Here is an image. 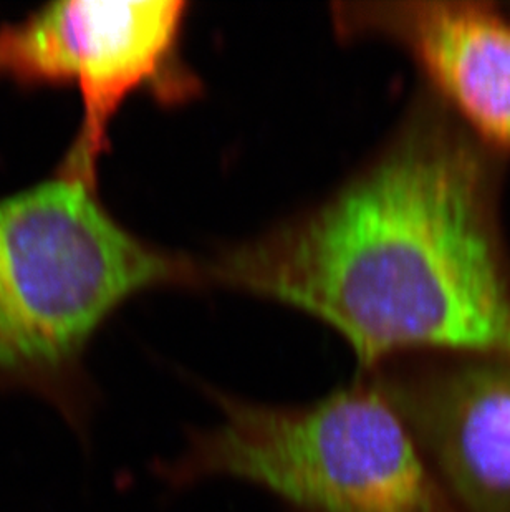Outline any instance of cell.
Wrapping results in <instances>:
<instances>
[{
	"label": "cell",
	"mask_w": 510,
	"mask_h": 512,
	"mask_svg": "<svg viewBox=\"0 0 510 512\" xmlns=\"http://www.w3.org/2000/svg\"><path fill=\"white\" fill-rule=\"evenodd\" d=\"M347 34L383 35L423 68L441 102L492 151H510V19L477 2L342 4Z\"/></svg>",
	"instance_id": "6"
},
{
	"label": "cell",
	"mask_w": 510,
	"mask_h": 512,
	"mask_svg": "<svg viewBox=\"0 0 510 512\" xmlns=\"http://www.w3.org/2000/svg\"><path fill=\"white\" fill-rule=\"evenodd\" d=\"M456 512H510V358L375 368Z\"/></svg>",
	"instance_id": "5"
},
{
	"label": "cell",
	"mask_w": 510,
	"mask_h": 512,
	"mask_svg": "<svg viewBox=\"0 0 510 512\" xmlns=\"http://www.w3.org/2000/svg\"><path fill=\"white\" fill-rule=\"evenodd\" d=\"M186 9L181 0H65L0 30V73L80 88L82 131L60 176L95 188L111 118L131 93L146 88L174 103L199 92L198 80L178 60Z\"/></svg>",
	"instance_id": "4"
},
{
	"label": "cell",
	"mask_w": 510,
	"mask_h": 512,
	"mask_svg": "<svg viewBox=\"0 0 510 512\" xmlns=\"http://www.w3.org/2000/svg\"><path fill=\"white\" fill-rule=\"evenodd\" d=\"M212 398L217 425L158 466L173 486L242 479L297 512H456L373 375L305 406Z\"/></svg>",
	"instance_id": "3"
},
{
	"label": "cell",
	"mask_w": 510,
	"mask_h": 512,
	"mask_svg": "<svg viewBox=\"0 0 510 512\" xmlns=\"http://www.w3.org/2000/svg\"><path fill=\"white\" fill-rule=\"evenodd\" d=\"M92 186L60 176L0 199V385L45 393L77 415L88 340L130 295L188 279L106 214Z\"/></svg>",
	"instance_id": "2"
},
{
	"label": "cell",
	"mask_w": 510,
	"mask_h": 512,
	"mask_svg": "<svg viewBox=\"0 0 510 512\" xmlns=\"http://www.w3.org/2000/svg\"><path fill=\"white\" fill-rule=\"evenodd\" d=\"M494 153L444 108L216 276L315 315L370 370L396 353L510 358V262Z\"/></svg>",
	"instance_id": "1"
}]
</instances>
